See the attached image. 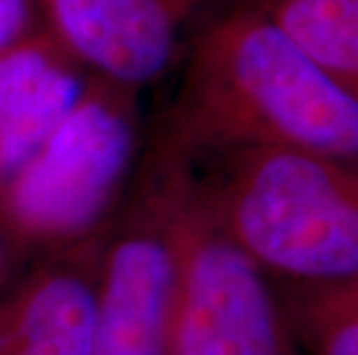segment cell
I'll return each instance as SVG.
<instances>
[{
	"label": "cell",
	"mask_w": 358,
	"mask_h": 355,
	"mask_svg": "<svg viewBox=\"0 0 358 355\" xmlns=\"http://www.w3.org/2000/svg\"><path fill=\"white\" fill-rule=\"evenodd\" d=\"M148 143L192 164L241 148L358 160V104L262 0H234L196 30Z\"/></svg>",
	"instance_id": "obj_1"
},
{
	"label": "cell",
	"mask_w": 358,
	"mask_h": 355,
	"mask_svg": "<svg viewBox=\"0 0 358 355\" xmlns=\"http://www.w3.org/2000/svg\"><path fill=\"white\" fill-rule=\"evenodd\" d=\"M192 166L222 229L278 284L358 275V160L241 148Z\"/></svg>",
	"instance_id": "obj_2"
},
{
	"label": "cell",
	"mask_w": 358,
	"mask_h": 355,
	"mask_svg": "<svg viewBox=\"0 0 358 355\" xmlns=\"http://www.w3.org/2000/svg\"><path fill=\"white\" fill-rule=\"evenodd\" d=\"M102 238L19 268L0 289V355H88Z\"/></svg>",
	"instance_id": "obj_7"
},
{
	"label": "cell",
	"mask_w": 358,
	"mask_h": 355,
	"mask_svg": "<svg viewBox=\"0 0 358 355\" xmlns=\"http://www.w3.org/2000/svg\"><path fill=\"white\" fill-rule=\"evenodd\" d=\"M47 33L93 77L139 90L176 63L182 35L234 0H37Z\"/></svg>",
	"instance_id": "obj_6"
},
{
	"label": "cell",
	"mask_w": 358,
	"mask_h": 355,
	"mask_svg": "<svg viewBox=\"0 0 358 355\" xmlns=\"http://www.w3.org/2000/svg\"><path fill=\"white\" fill-rule=\"evenodd\" d=\"M271 19L358 104V0H262Z\"/></svg>",
	"instance_id": "obj_9"
},
{
	"label": "cell",
	"mask_w": 358,
	"mask_h": 355,
	"mask_svg": "<svg viewBox=\"0 0 358 355\" xmlns=\"http://www.w3.org/2000/svg\"><path fill=\"white\" fill-rule=\"evenodd\" d=\"M33 3L30 0H0V51L30 33Z\"/></svg>",
	"instance_id": "obj_11"
},
{
	"label": "cell",
	"mask_w": 358,
	"mask_h": 355,
	"mask_svg": "<svg viewBox=\"0 0 358 355\" xmlns=\"http://www.w3.org/2000/svg\"><path fill=\"white\" fill-rule=\"evenodd\" d=\"M173 273L164 171L143 146L123 206L102 236L88 355H166Z\"/></svg>",
	"instance_id": "obj_5"
},
{
	"label": "cell",
	"mask_w": 358,
	"mask_h": 355,
	"mask_svg": "<svg viewBox=\"0 0 358 355\" xmlns=\"http://www.w3.org/2000/svg\"><path fill=\"white\" fill-rule=\"evenodd\" d=\"M278 289L303 355H358V275Z\"/></svg>",
	"instance_id": "obj_10"
},
{
	"label": "cell",
	"mask_w": 358,
	"mask_h": 355,
	"mask_svg": "<svg viewBox=\"0 0 358 355\" xmlns=\"http://www.w3.org/2000/svg\"><path fill=\"white\" fill-rule=\"evenodd\" d=\"M79 67L49 33L0 51V185L79 100Z\"/></svg>",
	"instance_id": "obj_8"
},
{
	"label": "cell",
	"mask_w": 358,
	"mask_h": 355,
	"mask_svg": "<svg viewBox=\"0 0 358 355\" xmlns=\"http://www.w3.org/2000/svg\"><path fill=\"white\" fill-rule=\"evenodd\" d=\"M146 150L164 171L176 256L166 355H303L278 282L222 229L192 162Z\"/></svg>",
	"instance_id": "obj_4"
},
{
	"label": "cell",
	"mask_w": 358,
	"mask_h": 355,
	"mask_svg": "<svg viewBox=\"0 0 358 355\" xmlns=\"http://www.w3.org/2000/svg\"><path fill=\"white\" fill-rule=\"evenodd\" d=\"M14 273H17V268H14L10 254H7V249L3 245V238H0V289L10 282V279L14 277Z\"/></svg>",
	"instance_id": "obj_12"
},
{
	"label": "cell",
	"mask_w": 358,
	"mask_h": 355,
	"mask_svg": "<svg viewBox=\"0 0 358 355\" xmlns=\"http://www.w3.org/2000/svg\"><path fill=\"white\" fill-rule=\"evenodd\" d=\"M134 95L90 77L74 107L0 185V238L17 270L109 229L143 153Z\"/></svg>",
	"instance_id": "obj_3"
}]
</instances>
